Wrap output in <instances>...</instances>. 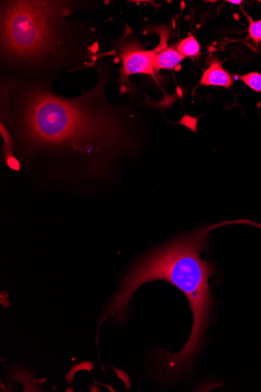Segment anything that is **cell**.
Listing matches in <instances>:
<instances>
[{"instance_id":"obj_1","label":"cell","mask_w":261,"mask_h":392,"mask_svg":"<svg viewBox=\"0 0 261 392\" xmlns=\"http://www.w3.org/2000/svg\"><path fill=\"white\" fill-rule=\"evenodd\" d=\"M113 60L100 55L97 83L75 97L59 95L53 83L0 78V120L13 155L31 176L89 181L112 176L120 160L138 148L125 105L106 95Z\"/></svg>"},{"instance_id":"obj_2","label":"cell","mask_w":261,"mask_h":392,"mask_svg":"<svg viewBox=\"0 0 261 392\" xmlns=\"http://www.w3.org/2000/svg\"><path fill=\"white\" fill-rule=\"evenodd\" d=\"M95 2L80 0H1L0 73L54 83L65 71L94 67L99 35L77 13Z\"/></svg>"},{"instance_id":"obj_3","label":"cell","mask_w":261,"mask_h":392,"mask_svg":"<svg viewBox=\"0 0 261 392\" xmlns=\"http://www.w3.org/2000/svg\"><path fill=\"white\" fill-rule=\"evenodd\" d=\"M246 223L248 220L222 222L195 229L137 260L122 280L118 292L109 300L98 328L107 318L124 321L130 300L138 288L155 280L168 281L183 292L193 311L191 335L183 350L177 353L159 352L157 355L156 374L159 379L173 383L191 372L193 360L200 351L212 308L209 280L215 268L202 259L209 242V234L226 225Z\"/></svg>"},{"instance_id":"obj_4","label":"cell","mask_w":261,"mask_h":392,"mask_svg":"<svg viewBox=\"0 0 261 392\" xmlns=\"http://www.w3.org/2000/svg\"><path fill=\"white\" fill-rule=\"evenodd\" d=\"M162 49V47L159 46L153 50H146L135 41L123 43L119 49L122 62V83L130 76L135 74L147 75L156 79L154 61L157 54Z\"/></svg>"},{"instance_id":"obj_5","label":"cell","mask_w":261,"mask_h":392,"mask_svg":"<svg viewBox=\"0 0 261 392\" xmlns=\"http://www.w3.org/2000/svg\"><path fill=\"white\" fill-rule=\"evenodd\" d=\"M233 82V78L230 76L226 69H224L221 63L215 60L210 64V67L205 71L199 85L221 86L224 88L230 89Z\"/></svg>"},{"instance_id":"obj_6","label":"cell","mask_w":261,"mask_h":392,"mask_svg":"<svg viewBox=\"0 0 261 392\" xmlns=\"http://www.w3.org/2000/svg\"><path fill=\"white\" fill-rule=\"evenodd\" d=\"M184 59H186V57L181 54L175 48H164L157 54L155 58V71L174 69Z\"/></svg>"},{"instance_id":"obj_7","label":"cell","mask_w":261,"mask_h":392,"mask_svg":"<svg viewBox=\"0 0 261 392\" xmlns=\"http://www.w3.org/2000/svg\"><path fill=\"white\" fill-rule=\"evenodd\" d=\"M178 52L186 57H195L199 55L200 46L193 35L181 41L177 47Z\"/></svg>"},{"instance_id":"obj_8","label":"cell","mask_w":261,"mask_h":392,"mask_svg":"<svg viewBox=\"0 0 261 392\" xmlns=\"http://www.w3.org/2000/svg\"><path fill=\"white\" fill-rule=\"evenodd\" d=\"M236 78L241 80L253 91L261 93V74L258 72L253 71L243 76H236Z\"/></svg>"},{"instance_id":"obj_9","label":"cell","mask_w":261,"mask_h":392,"mask_svg":"<svg viewBox=\"0 0 261 392\" xmlns=\"http://www.w3.org/2000/svg\"><path fill=\"white\" fill-rule=\"evenodd\" d=\"M245 16L248 18L250 23L248 28L249 37L258 45L261 42V19L258 20H253L246 13H245Z\"/></svg>"},{"instance_id":"obj_10","label":"cell","mask_w":261,"mask_h":392,"mask_svg":"<svg viewBox=\"0 0 261 392\" xmlns=\"http://www.w3.org/2000/svg\"><path fill=\"white\" fill-rule=\"evenodd\" d=\"M227 2L230 4H236V5H241L242 4L241 0H238V1H233V0H231V1H227Z\"/></svg>"},{"instance_id":"obj_11","label":"cell","mask_w":261,"mask_h":392,"mask_svg":"<svg viewBox=\"0 0 261 392\" xmlns=\"http://www.w3.org/2000/svg\"><path fill=\"white\" fill-rule=\"evenodd\" d=\"M260 3H261V1H260Z\"/></svg>"}]
</instances>
